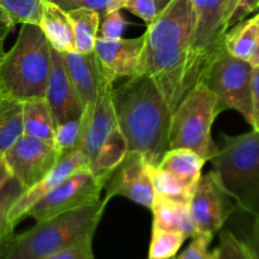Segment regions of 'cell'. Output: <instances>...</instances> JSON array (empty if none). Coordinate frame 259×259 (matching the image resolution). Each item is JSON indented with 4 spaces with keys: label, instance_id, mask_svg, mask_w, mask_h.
I'll list each match as a JSON object with an SVG mask.
<instances>
[{
    "label": "cell",
    "instance_id": "obj_1",
    "mask_svg": "<svg viewBox=\"0 0 259 259\" xmlns=\"http://www.w3.org/2000/svg\"><path fill=\"white\" fill-rule=\"evenodd\" d=\"M195 25L191 0H171L147 24L136 75L153 80L174 113L185 93V71Z\"/></svg>",
    "mask_w": 259,
    "mask_h": 259
},
{
    "label": "cell",
    "instance_id": "obj_2",
    "mask_svg": "<svg viewBox=\"0 0 259 259\" xmlns=\"http://www.w3.org/2000/svg\"><path fill=\"white\" fill-rule=\"evenodd\" d=\"M116 124L129 151H137L149 166L158 167L169 149L172 111L152 78L134 75L113 88Z\"/></svg>",
    "mask_w": 259,
    "mask_h": 259
},
{
    "label": "cell",
    "instance_id": "obj_3",
    "mask_svg": "<svg viewBox=\"0 0 259 259\" xmlns=\"http://www.w3.org/2000/svg\"><path fill=\"white\" fill-rule=\"evenodd\" d=\"M108 202L99 201L80 209L37 222L34 227L3 244L2 259H42L90 239Z\"/></svg>",
    "mask_w": 259,
    "mask_h": 259
},
{
    "label": "cell",
    "instance_id": "obj_4",
    "mask_svg": "<svg viewBox=\"0 0 259 259\" xmlns=\"http://www.w3.org/2000/svg\"><path fill=\"white\" fill-rule=\"evenodd\" d=\"M51 62V46L39 25L22 24L17 40L0 62L2 98L20 103L45 98Z\"/></svg>",
    "mask_w": 259,
    "mask_h": 259
},
{
    "label": "cell",
    "instance_id": "obj_5",
    "mask_svg": "<svg viewBox=\"0 0 259 259\" xmlns=\"http://www.w3.org/2000/svg\"><path fill=\"white\" fill-rule=\"evenodd\" d=\"M223 144L210 162L225 194L247 214H259V131L239 136L222 133Z\"/></svg>",
    "mask_w": 259,
    "mask_h": 259
},
{
    "label": "cell",
    "instance_id": "obj_6",
    "mask_svg": "<svg viewBox=\"0 0 259 259\" xmlns=\"http://www.w3.org/2000/svg\"><path fill=\"white\" fill-rule=\"evenodd\" d=\"M220 113L217 96L209 86L204 81L195 83L172 113L169 149H191L210 161L218 149L211 131Z\"/></svg>",
    "mask_w": 259,
    "mask_h": 259
},
{
    "label": "cell",
    "instance_id": "obj_7",
    "mask_svg": "<svg viewBox=\"0 0 259 259\" xmlns=\"http://www.w3.org/2000/svg\"><path fill=\"white\" fill-rule=\"evenodd\" d=\"M195 12V25L185 71V93L210 67L224 51V35L234 9L235 0H191Z\"/></svg>",
    "mask_w": 259,
    "mask_h": 259
},
{
    "label": "cell",
    "instance_id": "obj_8",
    "mask_svg": "<svg viewBox=\"0 0 259 259\" xmlns=\"http://www.w3.org/2000/svg\"><path fill=\"white\" fill-rule=\"evenodd\" d=\"M252 77L250 62L233 57L224 50L210 65L201 81L215 94L220 111H238L253 128Z\"/></svg>",
    "mask_w": 259,
    "mask_h": 259
},
{
    "label": "cell",
    "instance_id": "obj_9",
    "mask_svg": "<svg viewBox=\"0 0 259 259\" xmlns=\"http://www.w3.org/2000/svg\"><path fill=\"white\" fill-rule=\"evenodd\" d=\"M105 184L106 179L95 176L90 168L80 169L63 180L57 187L33 205L27 212V217L40 222L71 210L96 204L100 201Z\"/></svg>",
    "mask_w": 259,
    "mask_h": 259
},
{
    "label": "cell",
    "instance_id": "obj_10",
    "mask_svg": "<svg viewBox=\"0 0 259 259\" xmlns=\"http://www.w3.org/2000/svg\"><path fill=\"white\" fill-rule=\"evenodd\" d=\"M5 162L13 177L25 190L42 180L60 161L52 142L42 141L23 134L4 154Z\"/></svg>",
    "mask_w": 259,
    "mask_h": 259
},
{
    "label": "cell",
    "instance_id": "obj_11",
    "mask_svg": "<svg viewBox=\"0 0 259 259\" xmlns=\"http://www.w3.org/2000/svg\"><path fill=\"white\" fill-rule=\"evenodd\" d=\"M152 168L143 156L137 151H128L121 163L114 169L106 181L104 201L123 196L136 204L151 209L154 202Z\"/></svg>",
    "mask_w": 259,
    "mask_h": 259
},
{
    "label": "cell",
    "instance_id": "obj_12",
    "mask_svg": "<svg viewBox=\"0 0 259 259\" xmlns=\"http://www.w3.org/2000/svg\"><path fill=\"white\" fill-rule=\"evenodd\" d=\"M228 197L214 172L200 177L189 202L196 234L214 238L222 229L232 212V205Z\"/></svg>",
    "mask_w": 259,
    "mask_h": 259
},
{
    "label": "cell",
    "instance_id": "obj_13",
    "mask_svg": "<svg viewBox=\"0 0 259 259\" xmlns=\"http://www.w3.org/2000/svg\"><path fill=\"white\" fill-rule=\"evenodd\" d=\"M113 83L108 82L103 76L95 101L86 105L81 114L83 131L80 151L90 164L95 159L106 137L118 125L113 101Z\"/></svg>",
    "mask_w": 259,
    "mask_h": 259
},
{
    "label": "cell",
    "instance_id": "obj_14",
    "mask_svg": "<svg viewBox=\"0 0 259 259\" xmlns=\"http://www.w3.org/2000/svg\"><path fill=\"white\" fill-rule=\"evenodd\" d=\"M143 45L144 35L131 39L121 38L113 42L96 39L94 51L104 78L114 85L120 78L136 75Z\"/></svg>",
    "mask_w": 259,
    "mask_h": 259
},
{
    "label": "cell",
    "instance_id": "obj_15",
    "mask_svg": "<svg viewBox=\"0 0 259 259\" xmlns=\"http://www.w3.org/2000/svg\"><path fill=\"white\" fill-rule=\"evenodd\" d=\"M82 168H90V163L82 152L77 151L62 157L42 180L25 190L22 196L15 201L9 212L10 224L15 227L22 218L27 217V212L32 209L33 205L37 204L48 192L57 187L63 180Z\"/></svg>",
    "mask_w": 259,
    "mask_h": 259
},
{
    "label": "cell",
    "instance_id": "obj_16",
    "mask_svg": "<svg viewBox=\"0 0 259 259\" xmlns=\"http://www.w3.org/2000/svg\"><path fill=\"white\" fill-rule=\"evenodd\" d=\"M51 61L45 99L52 111L56 125H58L63 121L80 118L83 106L66 73L62 53L51 47Z\"/></svg>",
    "mask_w": 259,
    "mask_h": 259
},
{
    "label": "cell",
    "instance_id": "obj_17",
    "mask_svg": "<svg viewBox=\"0 0 259 259\" xmlns=\"http://www.w3.org/2000/svg\"><path fill=\"white\" fill-rule=\"evenodd\" d=\"M61 53L71 85L85 108L95 101L99 86L103 80V72L95 51L88 53H81L77 51Z\"/></svg>",
    "mask_w": 259,
    "mask_h": 259
},
{
    "label": "cell",
    "instance_id": "obj_18",
    "mask_svg": "<svg viewBox=\"0 0 259 259\" xmlns=\"http://www.w3.org/2000/svg\"><path fill=\"white\" fill-rule=\"evenodd\" d=\"M39 27L53 50L58 52L75 51L73 29L65 10L45 0Z\"/></svg>",
    "mask_w": 259,
    "mask_h": 259
},
{
    "label": "cell",
    "instance_id": "obj_19",
    "mask_svg": "<svg viewBox=\"0 0 259 259\" xmlns=\"http://www.w3.org/2000/svg\"><path fill=\"white\" fill-rule=\"evenodd\" d=\"M151 210L154 228L179 232L184 234L186 239L194 238L196 234L189 205L156 196Z\"/></svg>",
    "mask_w": 259,
    "mask_h": 259
},
{
    "label": "cell",
    "instance_id": "obj_20",
    "mask_svg": "<svg viewBox=\"0 0 259 259\" xmlns=\"http://www.w3.org/2000/svg\"><path fill=\"white\" fill-rule=\"evenodd\" d=\"M23 133L42 141L52 142L56 123L45 98H34L22 103Z\"/></svg>",
    "mask_w": 259,
    "mask_h": 259
},
{
    "label": "cell",
    "instance_id": "obj_21",
    "mask_svg": "<svg viewBox=\"0 0 259 259\" xmlns=\"http://www.w3.org/2000/svg\"><path fill=\"white\" fill-rule=\"evenodd\" d=\"M205 163L206 161L196 152L187 148H175L166 152L158 168L171 172L186 184L196 186Z\"/></svg>",
    "mask_w": 259,
    "mask_h": 259
},
{
    "label": "cell",
    "instance_id": "obj_22",
    "mask_svg": "<svg viewBox=\"0 0 259 259\" xmlns=\"http://www.w3.org/2000/svg\"><path fill=\"white\" fill-rule=\"evenodd\" d=\"M128 151L125 137L116 125L101 144L95 159L90 164V171L95 176L104 177L108 181L110 174L121 163Z\"/></svg>",
    "mask_w": 259,
    "mask_h": 259
},
{
    "label": "cell",
    "instance_id": "obj_23",
    "mask_svg": "<svg viewBox=\"0 0 259 259\" xmlns=\"http://www.w3.org/2000/svg\"><path fill=\"white\" fill-rule=\"evenodd\" d=\"M258 24L255 17L247 18L228 29L224 35V50L233 57L250 62L257 50Z\"/></svg>",
    "mask_w": 259,
    "mask_h": 259
},
{
    "label": "cell",
    "instance_id": "obj_24",
    "mask_svg": "<svg viewBox=\"0 0 259 259\" xmlns=\"http://www.w3.org/2000/svg\"><path fill=\"white\" fill-rule=\"evenodd\" d=\"M66 13L73 29L75 51L81 53L93 52L98 38L101 15L89 8H78Z\"/></svg>",
    "mask_w": 259,
    "mask_h": 259
},
{
    "label": "cell",
    "instance_id": "obj_25",
    "mask_svg": "<svg viewBox=\"0 0 259 259\" xmlns=\"http://www.w3.org/2000/svg\"><path fill=\"white\" fill-rule=\"evenodd\" d=\"M22 103L12 99L0 100V156L23 136Z\"/></svg>",
    "mask_w": 259,
    "mask_h": 259
},
{
    "label": "cell",
    "instance_id": "obj_26",
    "mask_svg": "<svg viewBox=\"0 0 259 259\" xmlns=\"http://www.w3.org/2000/svg\"><path fill=\"white\" fill-rule=\"evenodd\" d=\"M152 184H153L154 195L157 197L186 205H189L196 187L186 184L174 174L158 167L152 168Z\"/></svg>",
    "mask_w": 259,
    "mask_h": 259
},
{
    "label": "cell",
    "instance_id": "obj_27",
    "mask_svg": "<svg viewBox=\"0 0 259 259\" xmlns=\"http://www.w3.org/2000/svg\"><path fill=\"white\" fill-rule=\"evenodd\" d=\"M82 131L81 116L56 125L53 146H55L60 158L73 153V152L80 151L81 143H82Z\"/></svg>",
    "mask_w": 259,
    "mask_h": 259
},
{
    "label": "cell",
    "instance_id": "obj_28",
    "mask_svg": "<svg viewBox=\"0 0 259 259\" xmlns=\"http://www.w3.org/2000/svg\"><path fill=\"white\" fill-rule=\"evenodd\" d=\"M186 237L179 232L152 228L148 259H172L177 255Z\"/></svg>",
    "mask_w": 259,
    "mask_h": 259
},
{
    "label": "cell",
    "instance_id": "obj_29",
    "mask_svg": "<svg viewBox=\"0 0 259 259\" xmlns=\"http://www.w3.org/2000/svg\"><path fill=\"white\" fill-rule=\"evenodd\" d=\"M24 191L23 185L13 176L4 186L0 187V243H5L12 238L14 227L9 222V212Z\"/></svg>",
    "mask_w": 259,
    "mask_h": 259
},
{
    "label": "cell",
    "instance_id": "obj_30",
    "mask_svg": "<svg viewBox=\"0 0 259 259\" xmlns=\"http://www.w3.org/2000/svg\"><path fill=\"white\" fill-rule=\"evenodd\" d=\"M45 0H0V7L10 15L15 24H38Z\"/></svg>",
    "mask_w": 259,
    "mask_h": 259
},
{
    "label": "cell",
    "instance_id": "obj_31",
    "mask_svg": "<svg viewBox=\"0 0 259 259\" xmlns=\"http://www.w3.org/2000/svg\"><path fill=\"white\" fill-rule=\"evenodd\" d=\"M212 252V259H253L248 243L240 240L229 230H224L220 234L219 244Z\"/></svg>",
    "mask_w": 259,
    "mask_h": 259
},
{
    "label": "cell",
    "instance_id": "obj_32",
    "mask_svg": "<svg viewBox=\"0 0 259 259\" xmlns=\"http://www.w3.org/2000/svg\"><path fill=\"white\" fill-rule=\"evenodd\" d=\"M120 10L121 9L110 10V12L101 17L96 39L113 42V40H118L123 38V34L129 23L124 18V15L121 14Z\"/></svg>",
    "mask_w": 259,
    "mask_h": 259
},
{
    "label": "cell",
    "instance_id": "obj_33",
    "mask_svg": "<svg viewBox=\"0 0 259 259\" xmlns=\"http://www.w3.org/2000/svg\"><path fill=\"white\" fill-rule=\"evenodd\" d=\"M46 2L57 5L65 12L78 9V8H89L98 12L101 17L110 10L121 9V0H46Z\"/></svg>",
    "mask_w": 259,
    "mask_h": 259
},
{
    "label": "cell",
    "instance_id": "obj_34",
    "mask_svg": "<svg viewBox=\"0 0 259 259\" xmlns=\"http://www.w3.org/2000/svg\"><path fill=\"white\" fill-rule=\"evenodd\" d=\"M121 9H126L149 24L159 14L156 0H121Z\"/></svg>",
    "mask_w": 259,
    "mask_h": 259
},
{
    "label": "cell",
    "instance_id": "obj_35",
    "mask_svg": "<svg viewBox=\"0 0 259 259\" xmlns=\"http://www.w3.org/2000/svg\"><path fill=\"white\" fill-rule=\"evenodd\" d=\"M211 242L212 238L196 234L192 238L189 247L180 253V255H175L172 259H212L214 252L209 249Z\"/></svg>",
    "mask_w": 259,
    "mask_h": 259
},
{
    "label": "cell",
    "instance_id": "obj_36",
    "mask_svg": "<svg viewBox=\"0 0 259 259\" xmlns=\"http://www.w3.org/2000/svg\"><path fill=\"white\" fill-rule=\"evenodd\" d=\"M42 259H94L93 238L77 243L70 248L56 252Z\"/></svg>",
    "mask_w": 259,
    "mask_h": 259
},
{
    "label": "cell",
    "instance_id": "obj_37",
    "mask_svg": "<svg viewBox=\"0 0 259 259\" xmlns=\"http://www.w3.org/2000/svg\"><path fill=\"white\" fill-rule=\"evenodd\" d=\"M259 0H235L234 9L229 18L228 28H232L237 23L247 19L252 13L258 12Z\"/></svg>",
    "mask_w": 259,
    "mask_h": 259
},
{
    "label": "cell",
    "instance_id": "obj_38",
    "mask_svg": "<svg viewBox=\"0 0 259 259\" xmlns=\"http://www.w3.org/2000/svg\"><path fill=\"white\" fill-rule=\"evenodd\" d=\"M252 94H253V115H254V124H253V129H257V131H259V66H257V67H253Z\"/></svg>",
    "mask_w": 259,
    "mask_h": 259
},
{
    "label": "cell",
    "instance_id": "obj_39",
    "mask_svg": "<svg viewBox=\"0 0 259 259\" xmlns=\"http://www.w3.org/2000/svg\"><path fill=\"white\" fill-rule=\"evenodd\" d=\"M14 27V20H13L12 18H10V15L0 7V38L5 39L7 35L12 32Z\"/></svg>",
    "mask_w": 259,
    "mask_h": 259
},
{
    "label": "cell",
    "instance_id": "obj_40",
    "mask_svg": "<svg viewBox=\"0 0 259 259\" xmlns=\"http://www.w3.org/2000/svg\"><path fill=\"white\" fill-rule=\"evenodd\" d=\"M245 242L249 245L253 259H259V232H254L253 230L252 235Z\"/></svg>",
    "mask_w": 259,
    "mask_h": 259
},
{
    "label": "cell",
    "instance_id": "obj_41",
    "mask_svg": "<svg viewBox=\"0 0 259 259\" xmlns=\"http://www.w3.org/2000/svg\"><path fill=\"white\" fill-rule=\"evenodd\" d=\"M12 177V174H10L9 168L7 166V162H5L4 157L0 156V187L4 186L9 179Z\"/></svg>",
    "mask_w": 259,
    "mask_h": 259
},
{
    "label": "cell",
    "instance_id": "obj_42",
    "mask_svg": "<svg viewBox=\"0 0 259 259\" xmlns=\"http://www.w3.org/2000/svg\"><path fill=\"white\" fill-rule=\"evenodd\" d=\"M254 17H255V20H257V24H258V43H257V50H255L254 56H253L252 61H250V65H252L253 67H257V66H259V13H257Z\"/></svg>",
    "mask_w": 259,
    "mask_h": 259
},
{
    "label": "cell",
    "instance_id": "obj_43",
    "mask_svg": "<svg viewBox=\"0 0 259 259\" xmlns=\"http://www.w3.org/2000/svg\"><path fill=\"white\" fill-rule=\"evenodd\" d=\"M171 2V0H156V3H157V5H158V9H159V13L162 12V10L164 9V8L167 7V4H168V3Z\"/></svg>",
    "mask_w": 259,
    "mask_h": 259
},
{
    "label": "cell",
    "instance_id": "obj_44",
    "mask_svg": "<svg viewBox=\"0 0 259 259\" xmlns=\"http://www.w3.org/2000/svg\"><path fill=\"white\" fill-rule=\"evenodd\" d=\"M5 51H4V39L3 38H0V62H2L3 60V56H4ZM2 94H0V100H2Z\"/></svg>",
    "mask_w": 259,
    "mask_h": 259
},
{
    "label": "cell",
    "instance_id": "obj_45",
    "mask_svg": "<svg viewBox=\"0 0 259 259\" xmlns=\"http://www.w3.org/2000/svg\"><path fill=\"white\" fill-rule=\"evenodd\" d=\"M254 232H259V214L255 217V223H254V228H253Z\"/></svg>",
    "mask_w": 259,
    "mask_h": 259
},
{
    "label": "cell",
    "instance_id": "obj_46",
    "mask_svg": "<svg viewBox=\"0 0 259 259\" xmlns=\"http://www.w3.org/2000/svg\"><path fill=\"white\" fill-rule=\"evenodd\" d=\"M3 244H4V243H0V259L3 257Z\"/></svg>",
    "mask_w": 259,
    "mask_h": 259
},
{
    "label": "cell",
    "instance_id": "obj_47",
    "mask_svg": "<svg viewBox=\"0 0 259 259\" xmlns=\"http://www.w3.org/2000/svg\"><path fill=\"white\" fill-rule=\"evenodd\" d=\"M258 13H259V9H258Z\"/></svg>",
    "mask_w": 259,
    "mask_h": 259
}]
</instances>
